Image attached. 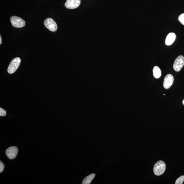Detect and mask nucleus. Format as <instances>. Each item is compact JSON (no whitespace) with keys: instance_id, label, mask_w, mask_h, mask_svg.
<instances>
[{"instance_id":"nucleus-1","label":"nucleus","mask_w":184,"mask_h":184,"mask_svg":"<svg viewBox=\"0 0 184 184\" xmlns=\"http://www.w3.org/2000/svg\"><path fill=\"white\" fill-rule=\"evenodd\" d=\"M166 165L164 161H159L155 164L154 167V172L155 175L160 176L164 173L166 169Z\"/></svg>"},{"instance_id":"nucleus-2","label":"nucleus","mask_w":184,"mask_h":184,"mask_svg":"<svg viewBox=\"0 0 184 184\" xmlns=\"http://www.w3.org/2000/svg\"><path fill=\"white\" fill-rule=\"evenodd\" d=\"M20 63H21V59L19 57H16L12 60L8 67V73L9 74L14 73L19 67Z\"/></svg>"},{"instance_id":"nucleus-3","label":"nucleus","mask_w":184,"mask_h":184,"mask_svg":"<svg viewBox=\"0 0 184 184\" xmlns=\"http://www.w3.org/2000/svg\"><path fill=\"white\" fill-rule=\"evenodd\" d=\"M10 21L12 26L16 28L23 27L26 24L25 21L22 18L15 16L10 18Z\"/></svg>"},{"instance_id":"nucleus-4","label":"nucleus","mask_w":184,"mask_h":184,"mask_svg":"<svg viewBox=\"0 0 184 184\" xmlns=\"http://www.w3.org/2000/svg\"><path fill=\"white\" fill-rule=\"evenodd\" d=\"M44 25L45 27L51 32H55L57 29V24L52 18H47L44 20Z\"/></svg>"},{"instance_id":"nucleus-5","label":"nucleus","mask_w":184,"mask_h":184,"mask_svg":"<svg viewBox=\"0 0 184 184\" xmlns=\"http://www.w3.org/2000/svg\"><path fill=\"white\" fill-rule=\"evenodd\" d=\"M184 65V57L182 55L179 56L176 59L173 65V68L176 71H180Z\"/></svg>"},{"instance_id":"nucleus-6","label":"nucleus","mask_w":184,"mask_h":184,"mask_svg":"<svg viewBox=\"0 0 184 184\" xmlns=\"http://www.w3.org/2000/svg\"><path fill=\"white\" fill-rule=\"evenodd\" d=\"M18 149L15 146H12L8 148L6 150V154L10 159L15 158L17 156Z\"/></svg>"},{"instance_id":"nucleus-7","label":"nucleus","mask_w":184,"mask_h":184,"mask_svg":"<svg viewBox=\"0 0 184 184\" xmlns=\"http://www.w3.org/2000/svg\"><path fill=\"white\" fill-rule=\"evenodd\" d=\"M80 3V0H67L65 4V6L68 9H74L79 7Z\"/></svg>"},{"instance_id":"nucleus-8","label":"nucleus","mask_w":184,"mask_h":184,"mask_svg":"<svg viewBox=\"0 0 184 184\" xmlns=\"http://www.w3.org/2000/svg\"><path fill=\"white\" fill-rule=\"evenodd\" d=\"M173 80L174 78L173 76L171 74H167L164 78L163 82V87L166 89H168L172 85Z\"/></svg>"},{"instance_id":"nucleus-9","label":"nucleus","mask_w":184,"mask_h":184,"mask_svg":"<svg viewBox=\"0 0 184 184\" xmlns=\"http://www.w3.org/2000/svg\"><path fill=\"white\" fill-rule=\"evenodd\" d=\"M175 34L173 32H171L167 35L165 40V44L167 45H170L174 42L176 39Z\"/></svg>"},{"instance_id":"nucleus-10","label":"nucleus","mask_w":184,"mask_h":184,"mask_svg":"<svg viewBox=\"0 0 184 184\" xmlns=\"http://www.w3.org/2000/svg\"><path fill=\"white\" fill-rule=\"evenodd\" d=\"M96 174L92 173L90 175L87 176L82 181V184H90L92 182V180L94 179Z\"/></svg>"},{"instance_id":"nucleus-11","label":"nucleus","mask_w":184,"mask_h":184,"mask_svg":"<svg viewBox=\"0 0 184 184\" xmlns=\"http://www.w3.org/2000/svg\"><path fill=\"white\" fill-rule=\"evenodd\" d=\"M153 74L154 77L156 78H158L160 77L161 75V71L160 69L158 66H155L153 70Z\"/></svg>"},{"instance_id":"nucleus-12","label":"nucleus","mask_w":184,"mask_h":184,"mask_svg":"<svg viewBox=\"0 0 184 184\" xmlns=\"http://www.w3.org/2000/svg\"><path fill=\"white\" fill-rule=\"evenodd\" d=\"M184 181V176H181L178 178L175 182V184H183Z\"/></svg>"},{"instance_id":"nucleus-13","label":"nucleus","mask_w":184,"mask_h":184,"mask_svg":"<svg viewBox=\"0 0 184 184\" xmlns=\"http://www.w3.org/2000/svg\"><path fill=\"white\" fill-rule=\"evenodd\" d=\"M179 21L181 23L184 25V13H183L180 15L178 18Z\"/></svg>"},{"instance_id":"nucleus-14","label":"nucleus","mask_w":184,"mask_h":184,"mask_svg":"<svg viewBox=\"0 0 184 184\" xmlns=\"http://www.w3.org/2000/svg\"><path fill=\"white\" fill-rule=\"evenodd\" d=\"M7 114L5 110L1 107L0 108V116L1 117L5 116Z\"/></svg>"},{"instance_id":"nucleus-15","label":"nucleus","mask_w":184,"mask_h":184,"mask_svg":"<svg viewBox=\"0 0 184 184\" xmlns=\"http://www.w3.org/2000/svg\"><path fill=\"white\" fill-rule=\"evenodd\" d=\"M4 168H5V165H4V163L1 161H0V173H1L3 172Z\"/></svg>"},{"instance_id":"nucleus-16","label":"nucleus","mask_w":184,"mask_h":184,"mask_svg":"<svg viewBox=\"0 0 184 184\" xmlns=\"http://www.w3.org/2000/svg\"><path fill=\"white\" fill-rule=\"evenodd\" d=\"M2 43V39L1 35H0V44H1Z\"/></svg>"},{"instance_id":"nucleus-17","label":"nucleus","mask_w":184,"mask_h":184,"mask_svg":"<svg viewBox=\"0 0 184 184\" xmlns=\"http://www.w3.org/2000/svg\"><path fill=\"white\" fill-rule=\"evenodd\" d=\"M183 105H184V99H183Z\"/></svg>"}]
</instances>
